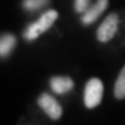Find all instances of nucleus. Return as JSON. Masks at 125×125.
<instances>
[{
  "mask_svg": "<svg viewBox=\"0 0 125 125\" xmlns=\"http://www.w3.org/2000/svg\"><path fill=\"white\" fill-rule=\"evenodd\" d=\"M107 5H109V0H96L93 5H89L88 10H84L81 13V23L83 24L94 23L104 13V10H107Z\"/></svg>",
  "mask_w": 125,
  "mask_h": 125,
  "instance_id": "5",
  "label": "nucleus"
},
{
  "mask_svg": "<svg viewBox=\"0 0 125 125\" xmlns=\"http://www.w3.org/2000/svg\"><path fill=\"white\" fill-rule=\"evenodd\" d=\"M114 96H115V99H125V65L122 67L120 73H119V76L115 80Z\"/></svg>",
  "mask_w": 125,
  "mask_h": 125,
  "instance_id": "8",
  "label": "nucleus"
},
{
  "mask_svg": "<svg viewBox=\"0 0 125 125\" xmlns=\"http://www.w3.org/2000/svg\"><path fill=\"white\" fill-rule=\"evenodd\" d=\"M89 5H91V0H75V11L83 13L84 10L89 8Z\"/></svg>",
  "mask_w": 125,
  "mask_h": 125,
  "instance_id": "10",
  "label": "nucleus"
},
{
  "mask_svg": "<svg viewBox=\"0 0 125 125\" xmlns=\"http://www.w3.org/2000/svg\"><path fill=\"white\" fill-rule=\"evenodd\" d=\"M51 88L57 94H67L68 91L73 89V80L70 76H52Z\"/></svg>",
  "mask_w": 125,
  "mask_h": 125,
  "instance_id": "6",
  "label": "nucleus"
},
{
  "mask_svg": "<svg viewBox=\"0 0 125 125\" xmlns=\"http://www.w3.org/2000/svg\"><path fill=\"white\" fill-rule=\"evenodd\" d=\"M37 104L52 120H59L62 117V106L55 101V97L51 96L49 93H42L37 99Z\"/></svg>",
  "mask_w": 125,
  "mask_h": 125,
  "instance_id": "4",
  "label": "nucleus"
},
{
  "mask_svg": "<svg viewBox=\"0 0 125 125\" xmlns=\"http://www.w3.org/2000/svg\"><path fill=\"white\" fill-rule=\"evenodd\" d=\"M46 5H49V0H23L21 2V7L26 11H36V10H41Z\"/></svg>",
  "mask_w": 125,
  "mask_h": 125,
  "instance_id": "9",
  "label": "nucleus"
},
{
  "mask_svg": "<svg viewBox=\"0 0 125 125\" xmlns=\"http://www.w3.org/2000/svg\"><path fill=\"white\" fill-rule=\"evenodd\" d=\"M16 47V37L10 32L0 34V59H7Z\"/></svg>",
  "mask_w": 125,
  "mask_h": 125,
  "instance_id": "7",
  "label": "nucleus"
},
{
  "mask_svg": "<svg viewBox=\"0 0 125 125\" xmlns=\"http://www.w3.org/2000/svg\"><path fill=\"white\" fill-rule=\"evenodd\" d=\"M57 18H59V13H57L55 10H47V11H44L34 23H31L28 28L24 29V34H23L24 39H26V41H34V39H37L42 32H46L52 24L55 23Z\"/></svg>",
  "mask_w": 125,
  "mask_h": 125,
  "instance_id": "1",
  "label": "nucleus"
},
{
  "mask_svg": "<svg viewBox=\"0 0 125 125\" xmlns=\"http://www.w3.org/2000/svg\"><path fill=\"white\" fill-rule=\"evenodd\" d=\"M117 29H119V15L111 13L107 15V18L99 24V28L96 31V37L99 42H109L112 37L115 36Z\"/></svg>",
  "mask_w": 125,
  "mask_h": 125,
  "instance_id": "3",
  "label": "nucleus"
},
{
  "mask_svg": "<svg viewBox=\"0 0 125 125\" xmlns=\"http://www.w3.org/2000/svg\"><path fill=\"white\" fill-rule=\"evenodd\" d=\"M102 96H104V84L99 78H91L88 80V83L84 86V94H83V101L84 106L88 109H94L101 104Z\"/></svg>",
  "mask_w": 125,
  "mask_h": 125,
  "instance_id": "2",
  "label": "nucleus"
}]
</instances>
